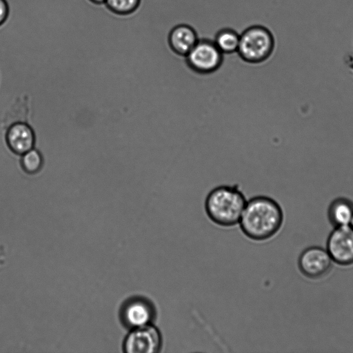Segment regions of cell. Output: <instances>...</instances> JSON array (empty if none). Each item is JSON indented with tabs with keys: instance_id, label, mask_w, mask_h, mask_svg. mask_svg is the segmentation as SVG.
<instances>
[{
	"instance_id": "cell-12",
	"label": "cell",
	"mask_w": 353,
	"mask_h": 353,
	"mask_svg": "<svg viewBox=\"0 0 353 353\" xmlns=\"http://www.w3.org/2000/svg\"><path fill=\"white\" fill-rule=\"evenodd\" d=\"M240 34L232 28H225L217 32L213 41L223 54L237 52Z\"/></svg>"
},
{
	"instance_id": "cell-13",
	"label": "cell",
	"mask_w": 353,
	"mask_h": 353,
	"mask_svg": "<svg viewBox=\"0 0 353 353\" xmlns=\"http://www.w3.org/2000/svg\"><path fill=\"white\" fill-rule=\"evenodd\" d=\"M28 115L29 105L28 99L20 97L12 105L6 116L7 121H6L8 126L17 123H26Z\"/></svg>"
},
{
	"instance_id": "cell-11",
	"label": "cell",
	"mask_w": 353,
	"mask_h": 353,
	"mask_svg": "<svg viewBox=\"0 0 353 353\" xmlns=\"http://www.w3.org/2000/svg\"><path fill=\"white\" fill-rule=\"evenodd\" d=\"M327 217L334 227L350 225L353 219V201L346 197L334 199L329 205Z\"/></svg>"
},
{
	"instance_id": "cell-6",
	"label": "cell",
	"mask_w": 353,
	"mask_h": 353,
	"mask_svg": "<svg viewBox=\"0 0 353 353\" xmlns=\"http://www.w3.org/2000/svg\"><path fill=\"white\" fill-rule=\"evenodd\" d=\"M162 346L161 333L151 323L134 327L126 339L125 350L128 353H156Z\"/></svg>"
},
{
	"instance_id": "cell-17",
	"label": "cell",
	"mask_w": 353,
	"mask_h": 353,
	"mask_svg": "<svg viewBox=\"0 0 353 353\" xmlns=\"http://www.w3.org/2000/svg\"><path fill=\"white\" fill-rule=\"evenodd\" d=\"M90 1L95 4H101V3H104L105 0H90Z\"/></svg>"
},
{
	"instance_id": "cell-2",
	"label": "cell",
	"mask_w": 353,
	"mask_h": 353,
	"mask_svg": "<svg viewBox=\"0 0 353 353\" xmlns=\"http://www.w3.org/2000/svg\"><path fill=\"white\" fill-rule=\"evenodd\" d=\"M247 200L245 193L237 185L220 184L207 193L205 211L216 225L233 226L239 222Z\"/></svg>"
},
{
	"instance_id": "cell-8",
	"label": "cell",
	"mask_w": 353,
	"mask_h": 353,
	"mask_svg": "<svg viewBox=\"0 0 353 353\" xmlns=\"http://www.w3.org/2000/svg\"><path fill=\"white\" fill-rule=\"evenodd\" d=\"M199 39L196 30L192 26L182 23L171 29L168 42L170 50L174 54L185 57Z\"/></svg>"
},
{
	"instance_id": "cell-9",
	"label": "cell",
	"mask_w": 353,
	"mask_h": 353,
	"mask_svg": "<svg viewBox=\"0 0 353 353\" xmlns=\"http://www.w3.org/2000/svg\"><path fill=\"white\" fill-rule=\"evenodd\" d=\"M6 140L14 153L23 154L33 148L35 138L32 129L26 123H17L8 126Z\"/></svg>"
},
{
	"instance_id": "cell-5",
	"label": "cell",
	"mask_w": 353,
	"mask_h": 353,
	"mask_svg": "<svg viewBox=\"0 0 353 353\" xmlns=\"http://www.w3.org/2000/svg\"><path fill=\"white\" fill-rule=\"evenodd\" d=\"M333 263L339 265H353V228L350 225L334 227L325 248Z\"/></svg>"
},
{
	"instance_id": "cell-10",
	"label": "cell",
	"mask_w": 353,
	"mask_h": 353,
	"mask_svg": "<svg viewBox=\"0 0 353 353\" xmlns=\"http://www.w3.org/2000/svg\"><path fill=\"white\" fill-rule=\"evenodd\" d=\"M128 323L134 328L151 324L156 318L154 304L146 299H137L130 302L125 311Z\"/></svg>"
},
{
	"instance_id": "cell-16",
	"label": "cell",
	"mask_w": 353,
	"mask_h": 353,
	"mask_svg": "<svg viewBox=\"0 0 353 353\" xmlns=\"http://www.w3.org/2000/svg\"><path fill=\"white\" fill-rule=\"evenodd\" d=\"M10 14V8L6 0H0V26L7 21Z\"/></svg>"
},
{
	"instance_id": "cell-7",
	"label": "cell",
	"mask_w": 353,
	"mask_h": 353,
	"mask_svg": "<svg viewBox=\"0 0 353 353\" xmlns=\"http://www.w3.org/2000/svg\"><path fill=\"white\" fill-rule=\"evenodd\" d=\"M332 263L327 250L320 246L305 248L298 259L300 272L311 279H317L326 275L330 271Z\"/></svg>"
},
{
	"instance_id": "cell-15",
	"label": "cell",
	"mask_w": 353,
	"mask_h": 353,
	"mask_svg": "<svg viewBox=\"0 0 353 353\" xmlns=\"http://www.w3.org/2000/svg\"><path fill=\"white\" fill-rule=\"evenodd\" d=\"M42 164L41 154L38 150L33 148L24 153L21 158V166L29 174L39 172L42 167Z\"/></svg>"
},
{
	"instance_id": "cell-18",
	"label": "cell",
	"mask_w": 353,
	"mask_h": 353,
	"mask_svg": "<svg viewBox=\"0 0 353 353\" xmlns=\"http://www.w3.org/2000/svg\"><path fill=\"white\" fill-rule=\"evenodd\" d=\"M350 225H351V226H352V228H353V219H352V221H351Z\"/></svg>"
},
{
	"instance_id": "cell-3",
	"label": "cell",
	"mask_w": 353,
	"mask_h": 353,
	"mask_svg": "<svg viewBox=\"0 0 353 353\" xmlns=\"http://www.w3.org/2000/svg\"><path fill=\"white\" fill-rule=\"evenodd\" d=\"M275 41L271 31L265 26L255 25L247 28L241 34L237 52L245 63L259 65L272 54Z\"/></svg>"
},
{
	"instance_id": "cell-14",
	"label": "cell",
	"mask_w": 353,
	"mask_h": 353,
	"mask_svg": "<svg viewBox=\"0 0 353 353\" xmlns=\"http://www.w3.org/2000/svg\"><path fill=\"white\" fill-rule=\"evenodd\" d=\"M141 1V0H105L104 4L115 14L128 15L139 8Z\"/></svg>"
},
{
	"instance_id": "cell-1",
	"label": "cell",
	"mask_w": 353,
	"mask_h": 353,
	"mask_svg": "<svg viewBox=\"0 0 353 353\" xmlns=\"http://www.w3.org/2000/svg\"><path fill=\"white\" fill-rule=\"evenodd\" d=\"M283 222L279 203L266 195H256L247 200L240 219L243 233L254 241H265L274 236Z\"/></svg>"
},
{
	"instance_id": "cell-4",
	"label": "cell",
	"mask_w": 353,
	"mask_h": 353,
	"mask_svg": "<svg viewBox=\"0 0 353 353\" xmlns=\"http://www.w3.org/2000/svg\"><path fill=\"white\" fill-rule=\"evenodd\" d=\"M184 58L186 65L192 72L199 74H210L221 68L224 54L213 41L203 39H199Z\"/></svg>"
}]
</instances>
